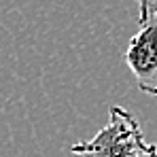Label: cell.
<instances>
[{"mask_svg":"<svg viewBox=\"0 0 157 157\" xmlns=\"http://www.w3.org/2000/svg\"><path fill=\"white\" fill-rule=\"evenodd\" d=\"M123 59L136 78L138 89L157 96V11L151 13V19L130 38Z\"/></svg>","mask_w":157,"mask_h":157,"instance_id":"2","label":"cell"},{"mask_svg":"<svg viewBox=\"0 0 157 157\" xmlns=\"http://www.w3.org/2000/svg\"><path fill=\"white\" fill-rule=\"evenodd\" d=\"M151 149L144 140L138 119L123 106L108 108V123L89 140H81L70 147L78 157H138Z\"/></svg>","mask_w":157,"mask_h":157,"instance_id":"1","label":"cell"},{"mask_svg":"<svg viewBox=\"0 0 157 157\" xmlns=\"http://www.w3.org/2000/svg\"><path fill=\"white\" fill-rule=\"evenodd\" d=\"M138 4V24L144 26L149 19H151V13H153V0H134Z\"/></svg>","mask_w":157,"mask_h":157,"instance_id":"3","label":"cell"},{"mask_svg":"<svg viewBox=\"0 0 157 157\" xmlns=\"http://www.w3.org/2000/svg\"><path fill=\"white\" fill-rule=\"evenodd\" d=\"M138 157H157V144H151V149L147 153H142V155H138Z\"/></svg>","mask_w":157,"mask_h":157,"instance_id":"4","label":"cell"}]
</instances>
